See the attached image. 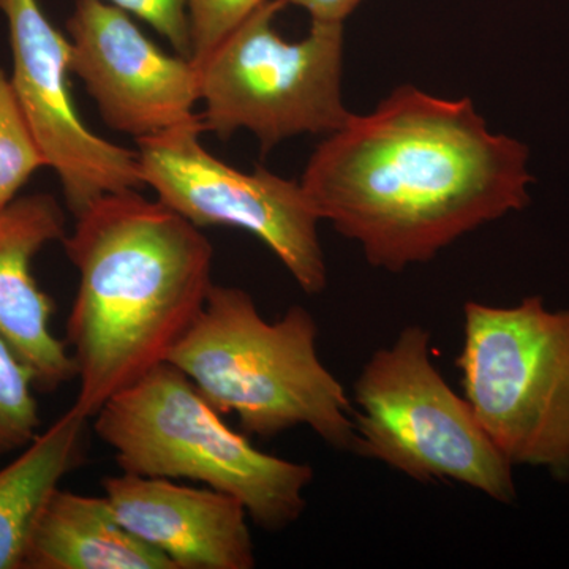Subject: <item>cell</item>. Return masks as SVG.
Returning <instances> with one entry per match:
<instances>
[{
	"instance_id": "5b68a950",
	"label": "cell",
	"mask_w": 569,
	"mask_h": 569,
	"mask_svg": "<svg viewBox=\"0 0 569 569\" xmlns=\"http://www.w3.org/2000/svg\"><path fill=\"white\" fill-rule=\"evenodd\" d=\"M463 399L511 466L569 473V310L539 296L467 302L458 356Z\"/></svg>"
},
{
	"instance_id": "8fae6325",
	"label": "cell",
	"mask_w": 569,
	"mask_h": 569,
	"mask_svg": "<svg viewBox=\"0 0 569 569\" xmlns=\"http://www.w3.org/2000/svg\"><path fill=\"white\" fill-rule=\"evenodd\" d=\"M104 497L127 530L176 569H252L247 509L238 498L173 479L123 473L103 479Z\"/></svg>"
},
{
	"instance_id": "7c38bea8",
	"label": "cell",
	"mask_w": 569,
	"mask_h": 569,
	"mask_svg": "<svg viewBox=\"0 0 569 569\" xmlns=\"http://www.w3.org/2000/svg\"><path fill=\"white\" fill-rule=\"evenodd\" d=\"M66 236V216L51 194H24L0 209V337L32 370L41 391L77 377L73 356L51 331L52 299L32 276L33 258Z\"/></svg>"
},
{
	"instance_id": "e0dca14e",
	"label": "cell",
	"mask_w": 569,
	"mask_h": 569,
	"mask_svg": "<svg viewBox=\"0 0 569 569\" xmlns=\"http://www.w3.org/2000/svg\"><path fill=\"white\" fill-rule=\"evenodd\" d=\"M266 0H187L193 63H200Z\"/></svg>"
},
{
	"instance_id": "9a60e30c",
	"label": "cell",
	"mask_w": 569,
	"mask_h": 569,
	"mask_svg": "<svg viewBox=\"0 0 569 569\" xmlns=\"http://www.w3.org/2000/svg\"><path fill=\"white\" fill-rule=\"evenodd\" d=\"M44 167L10 77L0 67V209L20 197L31 176Z\"/></svg>"
},
{
	"instance_id": "277c9868",
	"label": "cell",
	"mask_w": 569,
	"mask_h": 569,
	"mask_svg": "<svg viewBox=\"0 0 569 569\" xmlns=\"http://www.w3.org/2000/svg\"><path fill=\"white\" fill-rule=\"evenodd\" d=\"M93 430L123 473L201 482L238 498L260 529H287L305 515L312 467L254 448L170 362L111 397Z\"/></svg>"
},
{
	"instance_id": "8992f818",
	"label": "cell",
	"mask_w": 569,
	"mask_h": 569,
	"mask_svg": "<svg viewBox=\"0 0 569 569\" xmlns=\"http://www.w3.org/2000/svg\"><path fill=\"white\" fill-rule=\"evenodd\" d=\"M355 402L359 455L417 481L460 482L501 503L515 498L511 463L433 366L421 326L376 351L356 381Z\"/></svg>"
},
{
	"instance_id": "3957f363",
	"label": "cell",
	"mask_w": 569,
	"mask_h": 569,
	"mask_svg": "<svg viewBox=\"0 0 569 569\" xmlns=\"http://www.w3.org/2000/svg\"><path fill=\"white\" fill-rule=\"evenodd\" d=\"M317 340V321L305 307L266 321L247 291L213 283L167 362L220 415H236L249 436L307 426L329 447L355 451L350 397L321 362Z\"/></svg>"
},
{
	"instance_id": "4fadbf2b",
	"label": "cell",
	"mask_w": 569,
	"mask_h": 569,
	"mask_svg": "<svg viewBox=\"0 0 569 569\" xmlns=\"http://www.w3.org/2000/svg\"><path fill=\"white\" fill-rule=\"evenodd\" d=\"M22 569H176L122 526L107 497L58 488L33 527Z\"/></svg>"
},
{
	"instance_id": "5bb4252c",
	"label": "cell",
	"mask_w": 569,
	"mask_h": 569,
	"mask_svg": "<svg viewBox=\"0 0 569 569\" xmlns=\"http://www.w3.org/2000/svg\"><path fill=\"white\" fill-rule=\"evenodd\" d=\"M88 418L73 407L0 468V569H22L48 498L82 459Z\"/></svg>"
},
{
	"instance_id": "7a4b0ae2",
	"label": "cell",
	"mask_w": 569,
	"mask_h": 569,
	"mask_svg": "<svg viewBox=\"0 0 569 569\" xmlns=\"http://www.w3.org/2000/svg\"><path fill=\"white\" fill-rule=\"evenodd\" d=\"M62 244L80 274L67 320L80 380L73 408L91 419L168 361L211 291L213 247L138 190L93 201Z\"/></svg>"
},
{
	"instance_id": "9c48e42d",
	"label": "cell",
	"mask_w": 569,
	"mask_h": 569,
	"mask_svg": "<svg viewBox=\"0 0 569 569\" xmlns=\"http://www.w3.org/2000/svg\"><path fill=\"white\" fill-rule=\"evenodd\" d=\"M9 26L10 80L47 168L58 174L67 208L80 216L104 194L140 190L137 151L91 132L70 93V40L39 0H0Z\"/></svg>"
},
{
	"instance_id": "6da1fadb",
	"label": "cell",
	"mask_w": 569,
	"mask_h": 569,
	"mask_svg": "<svg viewBox=\"0 0 569 569\" xmlns=\"http://www.w3.org/2000/svg\"><path fill=\"white\" fill-rule=\"evenodd\" d=\"M527 163V146L490 132L470 99L403 84L326 134L299 182L320 220L358 242L370 264L399 272L522 211Z\"/></svg>"
},
{
	"instance_id": "52a82bcc",
	"label": "cell",
	"mask_w": 569,
	"mask_h": 569,
	"mask_svg": "<svg viewBox=\"0 0 569 569\" xmlns=\"http://www.w3.org/2000/svg\"><path fill=\"white\" fill-rule=\"evenodd\" d=\"M284 0H266L200 63L204 130H238L271 151L296 134H329L350 118L342 97L343 24L312 21L305 39L284 40L274 20Z\"/></svg>"
},
{
	"instance_id": "ac0fdd59",
	"label": "cell",
	"mask_w": 569,
	"mask_h": 569,
	"mask_svg": "<svg viewBox=\"0 0 569 569\" xmlns=\"http://www.w3.org/2000/svg\"><path fill=\"white\" fill-rule=\"evenodd\" d=\"M148 22L183 58L192 54L187 0H104Z\"/></svg>"
},
{
	"instance_id": "30bf717a",
	"label": "cell",
	"mask_w": 569,
	"mask_h": 569,
	"mask_svg": "<svg viewBox=\"0 0 569 569\" xmlns=\"http://www.w3.org/2000/svg\"><path fill=\"white\" fill-rule=\"evenodd\" d=\"M70 73L112 130L134 140L200 119V74L192 59L160 50L127 11L78 0L67 21Z\"/></svg>"
},
{
	"instance_id": "2e32d148",
	"label": "cell",
	"mask_w": 569,
	"mask_h": 569,
	"mask_svg": "<svg viewBox=\"0 0 569 569\" xmlns=\"http://www.w3.org/2000/svg\"><path fill=\"white\" fill-rule=\"evenodd\" d=\"M32 370L0 337V456L24 449L41 425Z\"/></svg>"
},
{
	"instance_id": "d6986e66",
	"label": "cell",
	"mask_w": 569,
	"mask_h": 569,
	"mask_svg": "<svg viewBox=\"0 0 569 569\" xmlns=\"http://www.w3.org/2000/svg\"><path fill=\"white\" fill-rule=\"evenodd\" d=\"M310 14L312 21L343 24L365 0H284Z\"/></svg>"
},
{
	"instance_id": "ba28073f",
	"label": "cell",
	"mask_w": 569,
	"mask_h": 569,
	"mask_svg": "<svg viewBox=\"0 0 569 569\" xmlns=\"http://www.w3.org/2000/svg\"><path fill=\"white\" fill-rule=\"evenodd\" d=\"M203 121L138 140L142 181L194 227H233L257 236L307 295L328 284L318 223L301 182L264 168L236 170L201 142Z\"/></svg>"
}]
</instances>
